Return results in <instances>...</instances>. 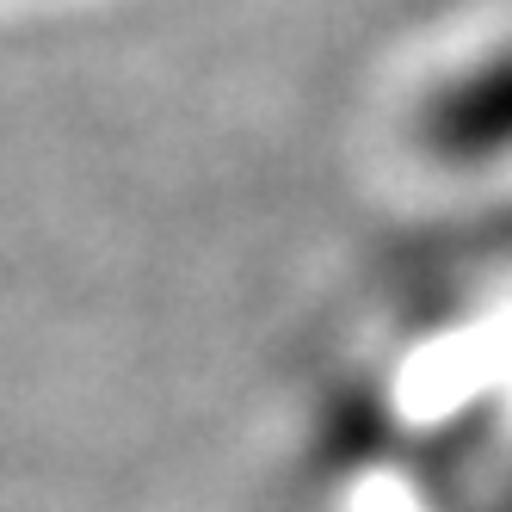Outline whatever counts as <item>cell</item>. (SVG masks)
<instances>
[{
  "instance_id": "6da1fadb",
  "label": "cell",
  "mask_w": 512,
  "mask_h": 512,
  "mask_svg": "<svg viewBox=\"0 0 512 512\" xmlns=\"http://www.w3.org/2000/svg\"><path fill=\"white\" fill-rule=\"evenodd\" d=\"M426 136H432V149H445L457 161H482V155L512 149V56L457 81L426 112Z\"/></svg>"
}]
</instances>
